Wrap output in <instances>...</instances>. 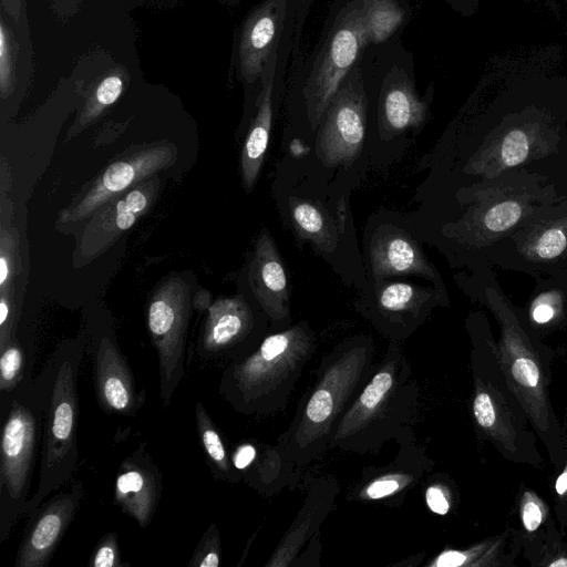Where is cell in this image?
<instances>
[{
	"label": "cell",
	"instance_id": "cell-1",
	"mask_svg": "<svg viewBox=\"0 0 567 567\" xmlns=\"http://www.w3.org/2000/svg\"><path fill=\"white\" fill-rule=\"evenodd\" d=\"M374 367V343L367 336L351 338L322 357L315 383L303 393L288 429L277 440L276 446L289 463L301 468L329 451L338 422Z\"/></svg>",
	"mask_w": 567,
	"mask_h": 567
},
{
	"label": "cell",
	"instance_id": "cell-2",
	"mask_svg": "<svg viewBox=\"0 0 567 567\" xmlns=\"http://www.w3.org/2000/svg\"><path fill=\"white\" fill-rule=\"evenodd\" d=\"M421 388L400 344L391 341L382 359L338 422L329 450L378 453L391 440L412 432Z\"/></svg>",
	"mask_w": 567,
	"mask_h": 567
},
{
	"label": "cell",
	"instance_id": "cell-3",
	"mask_svg": "<svg viewBox=\"0 0 567 567\" xmlns=\"http://www.w3.org/2000/svg\"><path fill=\"white\" fill-rule=\"evenodd\" d=\"M316 348V334L305 321L269 333L251 353L225 365L218 392L234 411L246 416L279 412Z\"/></svg>",
	"mask_w": 567,
	"mask_h": 567
},
{
	"label": "cell",
	"instance_id": "cell-4",
	"mask_svg": "<svg viewBox=\"0 0 567 567\" xmlns=\"http://www.w3.org/2000/svg\"><path fill=\"white\" fill-rule=\"evenodd\" d=\"M367 49L358 1L333 0L312 51L291 61L288 70L289 97L312 130Z\"/></svg>",
	"mask_w": 567,
	"mask_h": 567
},
{
	"label": "cell",
	"instance_id": "cell-5",
	"mask_svg": "<svg viewBox=\"0 0 567 567\" xmlns=\"http://www.w3.org/2000/svg\"><path fill=\"white\" fill-rule=\"evenodd\" d=\"M83 353L82 340L63 342L54 349L41 369L45 378L47 399L39 475L24 516L51 493L66 485L78 468V378Z\"/></svg>",
	"mask_w": 567,
	"mask_h": 567
},
{
	"label": "cell",
	"instance_id": "cell-6",
	"mask_svg": "<svg viewBox=\"0 0 567 567\" xmlns=\"http://www.w3.org/2000/svg\"><path fill=\"white\" fill-rule=\"evenodd\" d=\"M45 378L35 379L0 401V545L24 516L32 475L41 453Z\"/></svg>",
	"mask_w": 567,
	"mask_h": 567
},
{
	"label": "cell",
	"instance_id": "cell-7",
	"mask_svg": "<svg viewBox=\"0 0 567 567\" xmlns=\"http://www.w3.org/2000/svg\"><path fill=\"white\" fill-rule=\"evenodd\" d=\"M492 305L502 326L497 351L506 382L547 447L550 461L561 467L567 458V441L550 404L540 353L512 311L496 299Z\"/></svg>",
	"mask_w": 567,
	"mask_h": 567
},
{
	"label": "cell",
	"instance_id": "cell-8",
	"mask_svg": "<svg viewBox=\"0 0 567 567\" xmlns=\"http://www.w3.org/2000/svg\"><path fill=\"white\" fill-rule=\"evenodd\" d=\"M471 365L474 385L471 411L478 432L506 458L540 465L544 460L526 427L527 416L506 382L497 348L489 347L486 354L475 347Z\"/></svg>",
	"mask_w": 567,
	"mask_h": 567
},
{
	"label": "cell",
	"instance_id": "cell-9",
	"mask_svg": "<svg viewBox=\"0 0 567 567\" xmlns=\"http://www.w3.org/2000/svg\"><path fill=\"white\" fill-rule=\"evenodd\" d=\"M359 64L368 105L374 104L382 132L399 133L425 122L433 84L419 94L413 54L400 40L369 47Z\"/></svg>",
	"mask_w": 567,
	"mask_h": 567
},
{
	"label": "cell",
	"instance_id": "cell-10",
	"mask_svg": "<svg viewBox=\"0 0 567 567\" xmlns=\"http://www.w3.org/2000/svg\"><path fill=\"white\" fill-rule=\"evenodd\" d=\"M190 286L181 276L164 279L152 293L147 329L158 359L159 400L168 408L186 375L187 332L192 307Z\"/></svg>",
	"mask_w": 567,
	"mask_h": 567
},
{
	"label": "cell",
	"instance_id": "cell-11",
	"mask_svg": "<svg viewBox=\"0 0 567 567\" xmlns=\"http://www.w3.org/2000/svg\"><path fill=\"white\" fill-rule=\"evenodd\" d=\"M177 154L174 143L156 142L117 157L79 192L72 203L60 213L56 225L75 226L86 220L107 202L172 166Z\"/></svg>",
	"mask_w": 567,
	"mask_h": 567
},
{
	"label": "cell",
	"instance_id": "cell-12",
	"mask_svg": "<svg viewBox=\"0 0 567 567\" xmlns=\"http://www.w3.org/2000/svg\"><path fill=\"white\" fill-rule=\"evenodd\" d=\"M368 101L360 64L339 86L318 126V150L327 165L350 164L361 152Z\"/></svg>",
	"mask_w": 567,
	"mask_h": 567
},
{
	"label": "cell",
	"instance_id": "cell-13",
	"mask_svg": "<svg viewBox=\"0 0 567 567\" xmlns=\"http://www.w3.org/2000/svg\"><path fill=\"white\" fill-rule=\"evenodd\" d=\"M296 28V0H261L246 17L237 35V72L246 85L260 89L275 53ZM293 42V41H292Z\"/></svg>",
	"mask_w": 567,
	"mask_h": 567
},
{
	"label": "cell",
	"instance_id": "cell-14",
	"mask_svg": "<svg viewBox=\"0 0 567 567\" xmlns=\"http://www.w3.org/2000/svg\"><path fill=\"white\" fill-rule=\"evenodd\" d=\"M255 313L243 296L218 298L207 308L196 347L203 363L220 364L251 353L269 334L257 330Z\"/></svg>",
	"mask_w": 567,
	"mask_h": 567
},
{
	"label": "cell",
	"instance_id": "cell-15",
	"mask_svg": "<svg viewBox=\"0 0 567 567\" xmlns=\"http://www.w3.org/2000/svg\"><path fill=\"white\" fill-rule=\"evenodd\" d=\"M161 185L157 174L153 175L107 202L87 218L76 240L75 265L91 262L113 246L153 206Z\"/></svg>",
	"mask_w": 567,
	"mask_h": 567
},
{
	"label": "cell",
	"instance_id": "cell-16",
	"mask_svg": "<svg viewBox=\"0 0 567 567\" xmlns=\"http://www.w3.org/2000/svg\"><path fill=\"white\" fill-rule=\"evenodd\" d=\"M92 368L96 402L107 414L134 416L145 403L133 370L110 329L95 330L84 343Z\"/></svg>",
	"mask_w": 567,
	"mask_h": 567
},
{
	"label": "cell",
	"instance_id": "cell-17",
	"mask_svg": "<svg viewBox=\"0 0 567 567\" xmlns=\"http://www.w3.org/2000/svg\"><path fill=\"white\" fill-rule=\"evenodd\" d=\"M83 483L73 481L66 491L44 499L28 515L14 567H45L74 520L83 498Z\"/></svg>",
	"mask_w": 567,
	"mask_h": 567
},
{
	"label": "cell",
	"instance_id": "cell-18",
	"mask_svg": "<svg viewBox=\"0 0 567 567\" xmlns=\"http://www.w3.org/2000/svg\"><path fill=\"white\" fill-rule=\"evenodd\" d=\"M395 441L399 445L395 457L385 465L364 468L347 494L348 501H380L395 506L430 471L433 461L416 443L413 431Z\"/></svg>",
	"mask_w": 567,
	"mask_h": 567
},
{
	"label": "cell",
	"instance_id": "cell-19",
	"mask_svg": "<svg viewBox=\"0 0 567 567\" xmlns=\"http://www.w3.org/2000/svg\"><path fill=\"white\" fill-rule=\"evenodd\" d=\"M293 38H288L271 58L256 95V112L241 152V179L246 192H250L259 176L268 147L275 104L281 97L291 60Z\"/></svg>",
	"mask_w": 567,
	"mask_h": 567
},
{
	"label": "cell",
	"instance_id": "cell-20",
	"mask_svg": "<svg viewBox=\"0 0 567 567\" xmlns=\"http://www.w3.org/2000/svg\"><path fill=\"white\" fill-rule=\"evenodd\" d=\"M162 482V472L148 452L146 442H141L117 468L114 503L144 529L152 522L159 504Z\"/></svg>",
	"mask_w": 567,
	"mask_h": 567
},
{
	"label": "cell",
	"instance_id": "cell-21",
	"mask_svg": "<svg viewBox=\"0 0 567 567\" xmlns=\"http://www.w3.org/2000/svg\"><path fill=\"white\" fill-rule=\"evenodd\" d=\"M339 492V483L333 476H321L313 482L302 507L278 543L266 567L295 565L303 546L319 534V526L331 512Z\"/></svg>",
	"mask_w": 567,
	"mask_h": 567
},
{
	"label": "cell",
	"instance_id": "cell-22",
	"mask_svg": "<svg viewBox=\"0 0 567 567\" xmlns=\"http://www.w3.org/2000/svg\"><path fill=\"white\" fill-rule=\"evenodd\" d=\"M248 281L265 315L274 322L290 318L288 277L278 250L264 229L255 245Z\"/></svg>",
	"mask_w": 567,
	"mask_h": 567
},
{
	"label": "cell",
	"instance_id": "cell-23",
	"mask_svg": "<svg viewBox=\"0 0 567 567\" xmlns=\"http://www.w3.org/2000/svg\"><path fill=\"white\" fill-rule=\"evenodd\" d=\"M370 257L377 279L409 274L433 277V269L420 247L403 234L378 237L371 246Z\"/></svg>",
	"mask_w": 567,
	"mask_h": 567
},
{
	"label": "cell",
	"instance_id": "cell-24",
	"mask_svg": "<svg viewBox=\"0 0 567 567\" xmlns=\"http://www.w3.org/2000/svg\"><path fill=\"white\" fill-rule=\"evenodd\" d=\"M520 544L517 532H505L463 549H445L430 567H499L512 566ZM522 545V544H520Z\"/></svg>",
	"mask_w": 567,
	"mask_h": 567
},
{
	"label": "cell",
	"instance_id": "cell-25",
	"mask_svg": "<svg viewBox=\"0 0 567 567\" xmlns=\"http://www.w3.org/2000/svg\"><path fill=\"white\" fill-rule=\"evenodd\" d=\"M360 7L368 48L399 40L412 19L406 0H357Z\"/></svg>",
	"mask_w": 567,
	"mask_h": 567
},
{
	"label": "cell",
	"instance_id": "cell-26",
	"mask_svg": "<svg viewBox=\"0 0 567 567\" xmlns=\"http://www.w3.org/2000/svg\"><path fill=\"white\" fill-rule=\"evenodd\" d=\"M518 516L520 530L517 534L532 564L546 540L558 530L551 519L550 508L533 489H520Z\"/></svg>",
	"mask_w": 567,
	"mask_h": 567
},
{
	"label": "cell",
	"instance_id": "cell-27",
	"mask_svg": "<svg viewBox=\"0 0 567 567\" xmlns=\"http://www.w3.org/2000/svg\"><path fill=\"white\" fill-rule=\"evenodd\" d=\"M196 431L202 445L206 464L215 480L238 483L241 476L231 464V453L205 405L197 401L195 405Z\"/></svg>",
	"mask_w": 567,
	"mask_h": 567
},
{
	"label": "cell",
	"instance_id": "cell-28",
	"mask_svg": "<svg viewBox=\"0 0 567 567\" xmlns=\"http://www.w3.org/2000/svg\"><path fill=\"white\" fill-rule=\"evenodd\" d=\"M34 362L33 340L21 337L17 331L0 351V401L9 399L18 388L33 379Z\"/></svg>",
	"mask_w": 567,
	"mask_h": 567
},
{
	"label": "cell",
	"instance_id": "cell-29",
	"mask_svg": "<svg viewBox=\"0 0 567 567\" xmlns=\"http://www.w3.org/2000/svg\"><path fill=\"white\" fill-rule=\"evenodd\" d=\"M293 467L276 445H264L243 481L257 492L269 495L285 484Z\"/></svg>",
	"mask_w": 567,
	"mask_h": 567
},
{
	"label": "cell",
	"instance_id": "cell-30",
	"mask_svg": "<svg viewBox=\"0 0 567 567\" xmlns=\"http://www.w3.org/2000/svg\"><path fill=\"white\" fill-rule=\"evenodd\" d=\"M290 207L292 221L301 236L315 241L322 249L333 248L337 236L323 213L315 204L293 199Z\"/></svg>",
	"mask_w": 567,
	"mask_h": 567
},
{
	"label": "cell",
	"instance_id": "cell-31",
	"mask_svg": "<svg viewBox=\"0 0 567 567\" xmlns=\"http://www.w3.org/2000/svg\"><path fill=\"white\" fill-rule=\"evenodd\" d=\"M21 270L19 233L13 226L0 231V295L14 297V285Z\"/></svg>",
	"mask_w": 567,
	"mask_h": 567
},
{
	"label": "cell",
	"instance_id": "cell-32",
	"mask_svg": "<svg viewBox=\"0 0 567 567\" xmlns=\"http://www.w3.org/2000/svg\"><path fill=\"white\" fill-rule=\"evenodd\" d=\"M123 92V79L120 73H110L96 86L89 97L81 116L79 125L73 127L80 131L95 120L107 106L115 103Z\"/></svg>",
	"mask_w": 567,
	"mask_h": 567
},
{
	"label": "cell",
	"instance_id": "cell-33",
	"mask_svg": "<svg viewBox=\"0 0 567 567\" xmlns=\"http://www.w3.org/2000/svg\"><path fill=\"white\" fill-rule=\"evenodd\" d=\"M220 554V533L218 526L210 523L195 547L188 567H218Z\"/></svg>",
	"mask_w": 567,
	"mask_h": 567
},
{
	"label": "cell",
	"instance_id": "cell-34",
	"mask_svg": "<svg viewBox=\"0 0 567 567\" xmlns=\"http://www.w3.org/2000/svg\"><path fill=\"white\" fill-rule=\"evenodd\" d=\"M89 567H123L118 537L115 532L103 535L95 545L87 563Z\"/></svg>",
	"mask_w": 567,
	"mask_h": 567
},
{
	"label": "cell",
	"instance_id": "cell-35",
	"mask_svg": "<svg viewBox=\"0 0 567 567\" xmlns=\"http://www.w3.org/2000/svg\"><path fill=\"white\" fill-rule=\"evenodd\" d=\"M522 216V208L516 202H503L493 206L484 217L485 227L495 233L514 226Z\"/></svg>",
	"mask_w": 567,
	"mask_h": 567
},
{
	"label": "cell",
	"instance_id": "cell-36",
	"mask_svg": "<svg viewBox=\"0 0 567 567\" xmlns=\"http://www.w3.org/2000/svg\"><path fill=\"white\" fill-rule=\"evenodd\" d=\"M529 143L526 134L519 130L509 132L501 147V158L504 165L514 166L522 163L528 155Z\"/></svg>",
	"mask_w": 567,
	"mask_h": 567
},
{
	"label": "cell",
	"instance_id": "cell-37",
	"mask_svg": "<svg viewBox=\"0 0 567 567\" xmlns=\"http://www.w3.org/2000/svg\"><path fill=\"white\" fill-rule=\"evenodd\" d=\"M532 564L544 567H567V544L563 542L558 532L546 540Z\"/></svg>",
	"mask_w": 567,
	"mask_h": 567
},
{
	"label": "cell",
	"instance_id": "cell-38",
	"mask_svg": "<svg viewBox=\"0 0 567 567\" xmlns=\"http://www.w3.org/2000/svg\"><path fill=\"white\" fill-rule=\"evenodd\" d=\"M427 507L437 515H446L453 505V495L450 486L443 478L432 480L425 489Z\"/></svg>",
	"mask_w": 567,
	"mask_h": 567
},
{
	"label": "cell",
	"instance_id": "cell-39",
	"mask_svg": "<svg viewBox=\"0 0 567 567\" xmlns=\"http://www.w3.org/2000/svg\"><path fill=\"white\" fill-rule=\"evenodd\" d=\"M9 31L0 23V89L4 97L12 87V54Z\"/></svg>",
	"mask_w": 567,
	"mask_h": 567
},
{
	"label": "cell",
	"instance_id": "cell-40",
	"mask_svg": "<svg viewBox=\"0 0 567 567\" xmlns=\"http://www.w3.org/2000/svg\"><path fill=\"white\" fill-rule=\"evenodd\" d=\"M567 246L565 233L559 228L546 230L536 243V254L543 259H553L559 256Z\"/></svg>",
	"mask_w": 567,
	"mask_h": 567
},
{
	"label": "cell",
	"instance_id": "cell-41",
	"mask_svg": "<svg viewBox=\"0 0 567 567\" xmlns=\"http://www.w3.org/2000/svg\"><path fill=\"white\" fill-rule=\"evenodd\" d=\"M258 453V445L252 441L239 443L231 452V464L241 476V481L256 461Z\"/></svg>",
	"mask_w": 567,
	"mask_h": 567
},
{
	"label": "cell",
	"instance_id": "cell-42",
	"mask_svg": "<svg viewBox=\"0 0 567 567\" xmlns=\"http://www.w3.org/2000/svg\"><path fill=\"white\" fill-rule=\"evenodd\" d=\"M553 495L556 515L567 526V458L554 482Z\"/></svg>",
	"mask_w": 567,
	"mask_h": 567
},
{
	"label": "cell",
	"instance_id": "cell-43",
	"mask_svg": "<svg viewBox=\"0 0 567 567\" xmlns=\"http://www.w3.org/2000/svg\"><path fill=\"white\" fill-rule=\"evenodd\" d=\"M313 1L315 0H296V28L290 62L300 55L302 32Z\"/></svg>",
	"mask_w": 567,
	"mask_h": 567
},
{
	"label": "cell",
	"instance_id": "cell-44",
	"mask_svg": "<svg viewBox=\"0 0 567 567\" xmlns=\"http://www.w3.org/2000/svg\"><path fill=\"white\" fill-rule=\"evenodd\" d=\"M554 316H555L554 308L546 302L536 305L532 311L533 320L539 324L549 322L554 318Z\"/></svg>",
	"mask_w": 567,
	"mask_h": 567
},
{
	"label": "cell",
	"instance_id": "cell-45",
	"mask_svg": "<svg viewBox=\"0 0 567 567\" xmlns=\"http://www.w3.org/2000/svg\"><path fill=\"white\" fill-rule=\"evenodd\" d=\"M453 9L464 14L470 12L472 0H445Z\"/></svg>",
	"mask_w": 567,
	"mask_h": 567
},
{
	"label": "cell",
	"instance_id": "cell-46",
	"mask_svg": "<svg viewBox=\"0 0 567 567\" xmlns=\"http://www.w3.org/2000/svg\"><path fill=\"white\" fill-rule=\"evenodd\" d=\"M4 1V4L7 6V10L9 11L10 10V13L13 16V17H19V9H20V4H19V0H3Z\"/></svg>",
	"mask_w": 567,
	"mask_h": 567
}]
</instances>
